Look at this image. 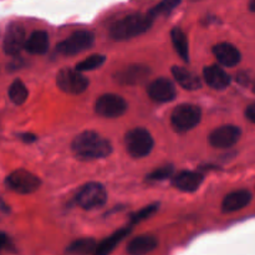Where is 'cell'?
<instances>
[{
    "label": "cell",
    "instance_id": "obj_13",
    "mask_svg": "<svg viewBox=\"0 0 255 255\" xmlns=\"http://www.w3.org/2000/svg\"><path fill=\"white\" fill-rule=\"evenodd\" d=\"M149 72H151L149 69L144 65H129V66L117 71L114 79L121 85L134 86V85H139L146 81Z\"/></svg>",
    "mask_w": 255,
    "mask_h": 255
},
{
    "label": "cell",
    "instance_id": "obj_12",
    "mask_svg": "<svg viewBox=\"0 0 255 255\" xmlns=\"http://www.w3.org/2000/svg\"><path fill=\"white\" fill-rule=\"evenodd\" d=\"M147 94L156 102H171L176 99L177 90L171 80L159 77L148 85Z\"/></svg>",
    "mask_w": 255,
    "mask_h": 255
},
{
    "label": "cell",
    "instance_id": "obj_1",
    "mask_svg": "<svg viewBox=\"0 0 255 255\" xmlns=\"http://www.w3.org/2000/svg\"><path fill=\"white\" fill-rule=\"evenodd\" d=\"M71 149L80 159L106 158L112 153L111 142L95 131H85L77 134L71 143Z\"/></svg>",
    "mask_w": 255,
    "mask_h": 255
},
{
    "label": "cell",
    "instance_id": "obj_19",
    "mask_svg": "<svg viewBox=\"0 0 255 255\" xmlns=\"http://www.w3.org/2000/svg\"><path fill=\"white\" fill-rule=\"evenodd\" d=\"M172 75H173L176 81L184 90L196 91V90H199L202 87V82L199 80V77L192 71H189V70L184 69V67L173 66L172 67Z\"/></svg>",
    "mask_w": 255,
    "mask_h": 255
},
{
    "label": "cell",
    "instance_id": "obj_27",
    "mask_svg": "<svg viewBox=\"0 0 255 255\" xmlns=\"http://www.w3.org/2000/svg\"><path fill=\"white\" fill-rule=\"evenodd\" d=\"M158 208H159V204L154 203V204H149V206H146L144 208H142V209H139V211L132 213L131 217H129V226L141 223V222L151 218V217L153 216L157 211H158Z\"/></svg>",
    "mask_w": 255,
    "mask_h": 255
},
{
    "label": "cell",
    "instance_id": "obj_23",
    "mask_svg": "<svg viewBox=\"0 0 255 255\" xmlns=\"http://www.w3.org/2000/svg\"><path fill=\"white\" fill-rule=\"evenodd\" d=\"M97 243L92 238H82L72 242L67 247L66 252L69 254H96Z\"/></svg>",
    "mask_w": 255,
    "mask_h": 255
},
{
    "label": "cell",
    "instance_id": "obj_33",
    "mask_svg": "<svg viewBox=\"0 0 255 255\" xmlns=\"http://www.w3.org/2000/svg\"><path fill=\"white\" fill-rule=\"evenodd\" d=\"M253 91L255 92V84H254V86H253Z\"/></svg>",
    "mask_w": 255,
    "mask_h": 255
},
{
    "label": "cell",
    "instance_id": "obj_20",
    "mask_svg": "<svg viewBox=\"0 0 255 255\" xmlns=\"http://www.w3.org/2000/svg\"><path fill=\"white\" fill-rule=\"evenodd\" d=\"M158 247V241L152 236H141L132 239L127 246V253L142 255L153 252Z\"/></svg>",
    "mask_w": 255,
    "mask_h": 255
},
{
    "label": "cell",
    "instance_id": "obj_14",
    "mask_svg": "<svg viewBox=\"0 0 255 255\" xmlns=\"http://www.w3.org/2000/svg\"><path fill=\"white\" fill-rule=\"evenodd\" d=\"M213 54L218 62L223 66L234 67L241 62V51L229 42H219L213 47Z\"/></svg>",
    "mask_w": 255,
    "mask_h": 255
},
{
    "label": "cell",
    "instance_id": "obj_29",
    "mask_svg": "<svg viewBox=\"0 0 255 255\" xmlns=\"http://www.w3.org/2000/svg\"><path fill=\"white\" fill-rule=\"evenodd\" d=\"M9 246H10L9 237H7L5 233H2V232H0V253H1L2 251H5Z\"/></svg>",
    "mask_w": 255,
    "mask_h": 255
},
{
    "label": "cell",
    "instance_id": "obj_9",
    "mask_svg": "<svg viewBox=\"0 0 255 255\" xmlns=\"http://www.w3.org/2000/svg\"><path fill=\"white\" fill-rule=\"evenodd\" d=\"M128 109L127 101L120 95L106 94L99 97L95 104V111L99 116L106 119H116L121 117Z\"/></svg>",
    "mask_w": 255,
    "mask_h": 255
},
{
    "label": "cell",
    "instance_id": "obj_3",
    "mask_svg": "<svg viewBox=\"0 0 255 255\" xmlns=\"http://www.w3.org/2000/svg\"><path fill=\"white\" fill-rule=\"evenodd\" d=\"M202 111L193 104H182L173 110L171 115L172 127L177 132H188L201 122Z\"/></svg>",
    "mask_w": 255,
    "mask_h": 255
},
{
    "label": "cell",
    "instance_id": "obj_15",
    "mask_svg": "<svg viewBox=\"0 0 255 255\" xmlns=\"http://www.w3.org/2000/svg\"><path fill=\"white\" fill-rule=\"evenodd\" d=\"M203 176L198 172L182 171L177 173L176 176H173L172 183L179 191L192 193L201 187V184L203 183Z\"/></svg>",
    "mask_w": 255,
    "mask_h": 255
},
{
    "label": "cell",
    "instance_id": "obj_2",
    "mask_svg": "<svg viewBox=\"0 0 255 255\" xmlns=\"http://www.w3.org/2000/svg\"><path fill=\"white\" fill-rule=\"evenodd\" d=\"M153 17L147 14H131L114 22L110 29L112 39L124 41L144 34L152 26Z\"/></svg>",
    "mask_w": 255,
    "mask_h": 255
},
{
    "label": "cell",
    "instance_id": "obj_18",
    "mask_svg": "<svg viewBox=\"0 0 255 255\" xmlns=\"http://www.w3.org/2000/svg\"><path fill=\"white\" fill-rule=\"evenodd\" d=\"M25 50L32 55H44L49 50V35L44 30L31 32L25 42Z\"/></svg>",
    "mask_w": 255,
    "mask_h": 255
},
{
    "label": "cell",
    "instance_id": "obj_31",
    "mask_svg": "<svg viewBox=\"0 0 255 255\" xmlns=\"http://www.w3.org/2000/svg\"><path fill=\"white\" fill-rule=\"evenodd\" d=\"M19 137L22 139V141L26 142V143H31V142L36 141V136L32 133H21L19 134Z\"/></svg>",
    "mask_w": 255,
    "mask_h": 255
},
{
    "label": "cell",
    "instance_id": "obj_11",
    "mask_svg": "<svg viewBox=\"0 0 255 255\" xmlns=\"http://www.w3.org/2000/svg\"><path fill=\"white\" fill-rule=\"evenodd\" d=\"M241 134L242 131L239 127L234 125H224L209 134L208 141L214 148H229L239 141Z\"/></svg>",
    "mask_w": 255,
    "mask_h": 255
},
{
    "label": "cell",
    "instance_id": "obj_8",
    "mask_svg": "<svg viewBox=\"0 0 255 255\" xmlns=\"http://www.w3.org/2000/svg\"><path fill=\"white\" fill-rule=\"evenodd\" d=\"M56 84L60 90L66 94H82L89 87V79L85 77L77 69H62L57 72Z\"/></svg>",
    "mask_w": 255,
    "mask_h": 255
},
{
    "label": "cell",
    "instance_id": "obj_7",
    "mask_svg": "<svg viewBox=\"0 0 255 255\" xmlns=\"http://www.w3.org/2000/svg\"><path fill=\"white\" fill-rule=\"evenodd\" d=\"M7 188L19 194H31L41 186V181L26 169H16L5 179Z\"/></svg>",
    "mask_w": 255,
    "mask_h": 255
},
{
    "label": "cell",
    "instance_id": "obj_10",
    "mask_svg": "<svg viewBox=\"0 0 255 255\" xmlns=\"http://www.w3.org/2000/svg\"><path fill=\"white\" fill-rule=\"evenodd\" d=\"M25 42H26V34L25 29L20 24H10L6 27V31L4 35V41H2V50L9 56H16L25 49Z\"/></svg>",
    "mask_w": 255,
    "mask_h": 255
},
{
    "label": "cell",
    "instance_id": "obj_6",
    "mask_svg": "<svg viewBox=\"0 0 255 255\" xmlns=\"http://www.w3.org/2000/svg\"><path fill=\"white\" fill-rule=\"evenodd\" d=\"M107 201V192L101 183L91 182L77 192L76 203L86 211L100 208Z\"/></svg>",
    "mask_w": 255,
    "mask_h": 255
},
{
    "label": "cell",
    "instance_id": "obj_28",
    "mask_svg": "<svg viewBox=\"0 0 255 255\" xmlns=\"http://www.w3.org/2000/svg\"><path fill=\"white\" fill-rule=\"evenodd\" d=\"M173 166L172 164H167V166L161 167V168H157L156 171H153L152 173H149L147 176L148 181H164V179H168L169 177L173 176Z\"/></svg>",
    "mask_w": 255,
    "mask_h": 255
},
{
    "label": "cell",
    "instance_id": "obj_26",
    "mask_svg": "<svg viewBox=\"0 0 255 255\" xmlns=\"http://www.w3.org/2000/svg\"><path fill=\"white\" fill-rule=\"evenodd\" d=\"M105 61H106V56L100 54H95L86 57V59H84L82 61H80L79 64L76 65V69L81 72L92 71V70H96L99 69V67H101L102 65L105 64Z\"/></svg>",
    "mask_w": 255,
    "mask_h": 255
},
{
    "label": "cell",
    "instance_id": "obj_24",
    "mask_svg": "<svg viewBox=\"0 0 255 255\" xmlns=\"http://www.w3.org/2000/svg\"><path fill=\"white\" fill-rule=\"evenodd\" d=\"M9 99L12 104L20 105L24 104L25 101L27 100V96H29V91H27L26 86H25L24 82L21 80L16 79L15 81H12V84L10 85L9 87Z\"/></svg>",
    "mask_w": 255,
    "mask_h": 255
},
{
    "label": "cell",
    "instance_id": "obj_32",
    "mask_svg": "<svg viewBox=\"0 0 255 255\" xmlns=\"http://www.w3.org/2000/svg\"><path fill=\"white\" fill-rule=\"evenodd\" d=\"M249 9L255 12V0H251V2H249Z\"/></svg>",
    "mask_w": 255,
    "mask_h": 255
},
{
    "label": "cell",
    "instance_id": "obj_21",
    "mask_svg": "<svg viewBox=\"0 0 255 255\" xmlns=\"http://www.w3.org/2000/svg\"><path fill=\"white\" fill-rule=\"evenodd\" d=\"M131 233V228H122L120 231L115 232L112 236H110L109 238L104 239L102 242H100L97 244V249H96V254L99 255H106L110 254L125 238H126L128 234Z\"/></svg>",
    "mask_w": 255,
    "mask_h": 255
},
{
    "label": "cell",
    "instance_id": "obj_5",
    "mask_svg": "<svg viewBox=\"0 0 255 255\" xmlns=\"http://www.w3.org/2000/svg\"><path fill=\"white\" fill-rule=\"evenodd\" d=\"M95 42V35L89 30H79L74 34L70 35L66 40L57 44L56 50L59 54L65 56H72V55L80 54L90 47H92Z\"/></svg>",
    "mask_w": 255,
    "mask_h": 255
},
{
    "label": "cell",
    "instance_id": "obj_25",
    "mask_svg": "<svg viewBox=\"0 0 255 255\" xmlns=\"http://www.w3.org/2000/svg\"><path fill=\"white\" fill-rule=\"evenodd\" d=\"M182 0H162L161 2L156 5L154 7H152L148 11V14L152 17L157 16H163V15H169L179 4H181Z\"/></svg>",
    "mask_w": 255,
    "mask_h": 255
},
{
    "label": "cell",
    "instance_id": "obj_22",
    "mask_svg": "<svg viewBox=\"0 0 255 255\" xmlns=\"http://www.w3.org/2000/svg\"><path fill=\"white\" fill-rule=\"evenodd\" d=\"M171 39L172 44H173L174 50L177 54L181 56L183 61H189V47H188V40H187V35L184 34L183 30L179 27H173L171 30Z\"/></svg>",
    "mask_w": 255,
    "mask_h": 255
},
{
    "label": "cell",
    "instance_id": "obj_16",
    "mask_svg": "<svg viewBox=\"0 0 255 255\" xmlns=\"http://www.w3.org/2000/svg\"><path fill=\"white\" fill-rule=\"evenodd\" d=\"M203 77L209 87L214 90H226L231 85V76L218 65H211L203 70Z\"/></svg>",
    "mask_w": 255,
    "mask_h": 255
},
{
    "label": "cell",
    "instance_id": "obj_30",
    "mask_svg": "<svg viewBox=\"0 0 255 255\" xmlns=\"http://www.w3.org/2000/svg\"><path fill=\"white\" fill-rule=\"evenodd\" d=\"M246 116H247V119L249 120V121L255 124V104H252L251 106L247 107Z\"/></svg>",
    "mask_w": 255,
    "mask_h": 255
},
{
    "label": "cell",
    "instance_id": "obj_17",
    "mask_svg": "<svg viewBox=\"0 0 255 255\" xmlns=\"http://www.w3.org/2000/svg\"><path fill=\"white\" fill-rule=\"evenodd\" d=\"M251 201L252 194L246 189L232 192L224 198L223 203H222V209L224 213H233V212L246 208L251 203Z\"/></svg>",
    "mask_w": 255,
    "mask_h": 255
},
{
    "label": "cell",
    "instance_id": "obj_4",
    "mask_svg": "<svg viewBox=\"0 0 255 255\" xmlns=\"http://www.w3.org/2000/svg\"><path fill=\"white\" fill-rule=\"evenodd\" d=\"M126 149L133 158H143L151 153L153 148V138L146 128L137 127L127 132L125 137Z\"/></svg>",
    "mask_w": 255,
    "mask_h": 255
}]
</instances>
